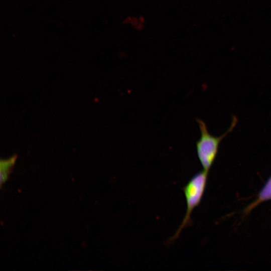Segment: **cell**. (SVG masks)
Wrapping results in <instances>:
<instances>
[{"label":"cell","mask_w":271,"mask_h":271,"mask_svg":"<svg viewBox=\"0 0 271 271\" xmlns=\"http://www.w3.org/2000/svg\"><path fill=\"white\" fill-rule=\"evenodd\" d=\"M209 171L203 170L195 174L183 188L186 202V211L183 221L168 243L174 242L182 230L192 224L191 215L194 209L201 203L206 187Z\"/></svg>","instance_id":"obj_1"},{"label":"cell","mask_w":271,"mask_h":271,"mask_svg":"<svg viewBox=\"0 0 271 271\" xmlns=\"http://www.w3.org/2000/svg\"><path fill=\"white\" fill-rule=\"evenodd\" d=\"M200 131V137L196 144L198 159L203 170L209 171L218 152L222 140L231 132L236 125L237 118L233 116L229 128L219 137L212 136L208 131L205 122L200 119H197Z\"/></svg>","instance_id":"obj_2"},{"label":"cell","mask_w":271,"mask_h":271,"mask_svg":"<svg viewBox=\"0 0 271 271\" xmlns=\"http://www.w3.org/2000/svg\"><path fill=\"white\" fill-rule=\"evenodd\" d=\"M269 200H271V176L258 193L254 201L244 209V214L247 215L259 204Z\"/></svg>","instance_id":"obj_3"},{"label":"cell","mask_w":271,"mask_h":271,"mask_svg":"<svg viewBox=\"0 0 271 271\" xmlns=\"http://www.w3.org/2000/svg\"><path fill=\"white\" fill-rule=\"evenodd\" d=\"M17 159V156L14 155L10 158L7 160H2L0 165V183L1 186L7 180L8 175L14 166Z\"/></svg>","instance_id":"obj_4"}]
</instances>
